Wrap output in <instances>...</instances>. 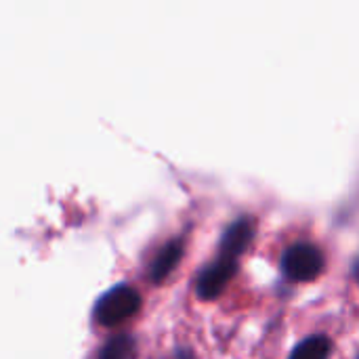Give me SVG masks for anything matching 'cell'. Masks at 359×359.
Listing matches in <instances>:
<instances>
[{
    "label": "cell",
    "instance_id": "cell-1",
    "mask_svg": "<svg viewBox=\"0 0 359 359\" xmlns=\"http://www.w3.org/2000/svg\"><path fill=\"white\" fill-rule=\"evenodd\" d=\"M141 305V294L128 284H118L109 288L95 305V320L103 326H116L122 320L137 313Z\"/></svg>",
    "mask_w": 359,
    "mask_h": 359
},
{
    "label": "cell",
    "instance_id": "cell-2",
    "mask_svg": "<svg viewBox=\"0 0 359 359\" xmlns=\"http://www.w3.org/2000/svg\"><path fill=\"white\" fill-rule=\"evenodd\" d=\"M282 269L288 280L311 282L324 269V255L313 244H294L284 252Z\"/></svg>",
    "mask_w": 359,
    "mask_h": 359
},
{
    "label": "cell",
    "instance_id": "cell-3",
    "mask_svg": "<svg viewBox=\"0 0 359 359\" xmlns=\"http://www.w3.org/2000/svg\"><path fill=\"white\" fill-rule=\"evenodd\" d=\"M238 271V261L221 257L217 261H212L208 267H204V271L198 278V294L202 299H215L223 292V288L227 286V282L233 278V273Z\"/></svg>",
    "mask_w": 359,
    "mask_h": 359
},
{
    "label": "cell",
    "instance_id": "cell-4",
    "mask_svg": "<svg viewBox=\"0 0 359 359\" xmlns=\"http://www.w3.org/2000/svg\"><path fill=\"white\" fill-rule=\"evenodd\" d=\"M252 236H255V223L250 217H242L238 219L236 223H231L227 227V231L223 233V240H221V246H219V252L221 257H227V259H233L238 261L240 255L248 248V244L252 242Z\"/></svg>",
    "mask_w": 359,
    "mask_h": 359
},
{
    "label": "cell",
    "instance_id": "cell-5",
    "mask_svg": "<svg viewBox=\"0 0 359 359\" xmlns=\"http://www.w3.org/2000/svg\"><path fill=\"white\" fill-rule=\"evenodd\" d=\"M181 255H183V240L181 238H175V240L166 242L160 248V252L154 257L151 265H149V278L154 282H162L175 269V265L179 263Z\"/></svg>",
    "mask_w": 359,
    "mask_h": 359
},
{
    "label": "cell",
    "instance_id": "cell-6",
    "mask_svg": "<svg viewBox=\"0 0 359 359\" xmlns=\"http://www.w3.org/2000/svg\"><path fill=\"white\" fill-rule=\"evenodd\" d=\"M332 351V343L318 334V337H309L305 339L301 345L294 347V351L290 353V359H328Z\"/></svg>",
    "mask_w": 359,
    "mask_h": 359
},
{
    "label": "cell",
    "instance_id": "cell-7",
    "mask_svg": "<svg viewBox=\"0 0 359 359\" xmlns=\"http://www.w3.org/2000/svg\"><path fill=\"white\" fill-rule=\"evenodd\" d=\"M99 359H135V341L128 334L114 337L101 349Z\"/></svg>",
    "mask_w": 359,
    "mask_h": 359
},
{
    "label": "cell",
    "instance_id": "cell-8",
    "mask_svg": "<svg viewBox=\"0 0 359 359\" xmlns=\"http://www.w3.org/2000/svg\"><path fill=\"white\" fill-rule=\"evenodd\" d=\"M177 359H196V358H194V353H191V351H185V349H181V351L177 353Z\"/></svg>",
    "mask_w": 359,
    "mask_h": 359
},
{
    "label": "cell",
    "instance_id": "cell-9",
    "mask_svg": "<svg viewBox=\"0 0 359 359\" xmlns=\"http://www.w3.org/2000/svg\"><path fill=\"white\" fill-rule=\"evenodd\" d=\"M353 276H355V280L359 282V261L355 263V267H353Z\"/></svg>",
    "mask_w": 359,
    "mask_h": 359
}]
</instances>
